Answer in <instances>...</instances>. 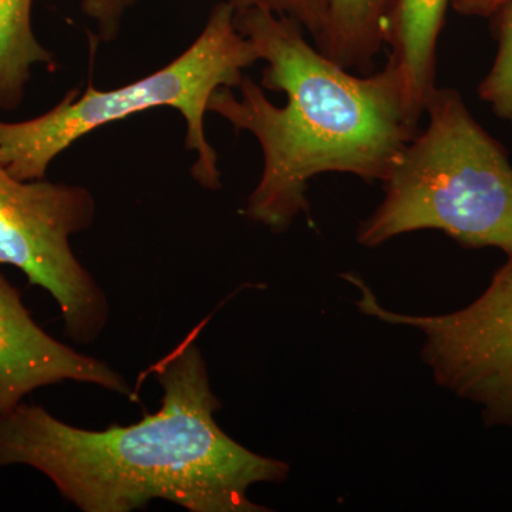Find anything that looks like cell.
<instances>
[{
	"instance_id": "obj_2",
	"label": "cell",
	"mask_w": 512,
	"mask_h": 512,
	"mask_svg": "<svg viewBox=\"0 0 512 512\" xmlns=\"http://www.w3.org/2000/svg\"><path fill=\"white\" fill-rule=\"evenodd\" d=\"M235 26L266 62L261 84L244 76L237 97L212 94L208 111L261 146L264 168L241 214L281 234L311 212L309 183L318 175L382 181L419 133L407 113L402 83L386 62L380 72L352 73L305 39L286 16L235 10Z\"/></svg>"
},
{
	"instance_id": "obj_9",
	"label": "cell",
	"mask_w": 512,
	"mask_h": 512,
	"mask_svg": "<svg viewBox=\"0 0 512 512\" xmlns=\"http://www.w3.org/2000/svg\"><path fill=\"white\" fill-rule=\"evenodd\" d=\"M386 0H329L326 28L313 43L343 69L373 73L382 52Z\"/></svg>"
},
{
	"instance_id": "obj_15",
	"label": "cell",
	"mask_w": 512,
	"mask_h": 512,
	"mask_svg": "<svg viewBox=\"0 0 512 512\" xmlns=\"http://www.w3.org/2000/svg\"><path fill=\"white\" fill-rule=\"evenodd\" d=\"M134 0H126L127 6L130 5V3H133Z\"/></svg>"
},
{
	"instance_id": "obj_12",
	"label": "cell",
	"mask_w": 512,
	"mask_h": 512,
	"mask_svg": "<svg viewBox=\"0 0 512 512\" xmlns=\"http://www.w3.org/2000/svg\"><path fill=\"white\" fill-rule=\"evenodd\" d=\"M235 10L261 9L275 15L286 16L298 22L313 43L318 42L326 28L329 0H229Z\"/></svg>"
},
{
	"instance_id": "obj_11",
	"label": "cell",
	"mask_w": 512,
	"mask_h": 512,
	"mask_svg": "<svg viewBox=\"0 0 512 512\" xmlns=\"http://www.w3.org/2000/svg\"><path fill=\"white\" fill-rule=\"evenodd\" d=\"M498 53L490 73L478 87V96L500 119L512 123V0L494 15Z\"/></svg>"
},
{
	"instance_id": "obj_6",
	"label": "cell",
	"mask_w": 512,
	"mask_h": 512,
	"mask_svg": "<svg viewBox=\"0 0 512 512\" xmlns=\"http://www.w3.org/2000/svg\"><path fill=\"white\" fill-rule=\"evenodd\" d=\"M343 278L359 291L360 312L423 333L421 359L437 384L477 404L487 426L512 427V256L476 301L444 315L390 311L360 276Z\"/></svg>"
},
{
	"instance_id": "obj_10",
	"label": "cell",
	"mask_w": 512,
	"mask_h": 512,
	"mask_svg": "<svg viewBox=\"0 0 512 512\" xmlns=\"http://www.w3.org/2000/svg\"><path fill=\"white\" fill-rule=\"evenodd\" d=\"M33 0H0V110L13 111L25 99L33 67H52V53L37 40Z\"/></svg>"
},
{
	"instance_id": "obj_4",
	"label": "cell",
	"mask_w": 512,
	"mask_h": 512,
	"mask_svg": "<svg viewBox=\"0 0 512 512\" xmlns=\"http://www.w3.org/2000/svg\"><path fill=\"white\" fill-rule=\"evenodd\" d=\"M251 40L235 26L229 0L212 9L207 25L187 50L143 79L114 90H72L52 110L19 123L0 121V164L22 181L42 180L50 164L97 128L157 107H171L187 123L185 146L197 153L191 175L207 190L221 188L217 151L205 136V113L221 87L238 89L244 70L258 62Z\"/></svg>"
},
{
	"instance_id": "obj_5",
	"label": "cell",
	"mask_w": 512,
	"mask_h": 512,
	"mask_svg": "<svg viewBox=\"0 0 512 512\" xmlns=\"http://www.w3.org/2000/svg\"><path fill=\"white\" fill-rule=\"evenodd\" d=\"M96 201L82 185L22 181L0 164V264L22 271L52 295L66 335L92 343L109 320V302L70 244L92 227Z\"/></svg>"
},
{
	"instance_id": "obj_3",
	"label": "cell",
	"mask_w": 512,
	"mask_h": 512,
	"mask_svg": "<svg viewBox=\"0 0 512 512\" xmlns=\"http://www.w3.org/2000/svg\"><path fill=\"white\" fill-rule=\"evenodd\" d=\"M429 123L382 181L383 200L356 241L376 248L410 232H444L466 248L512 256V165L454 89L436 87Z\"/></svg>"
},
{
	"instance_id": "obj_1",
	"label": "cell",
	"mask_w": 512,
	"mask_h": 512,
	"mask_svg": "<svg viewBox=\"0 0 512 512\" xmlns=\"http://www.w3.org/2000/svg\"><path fill=\"white\" fill-rule=\"evenodd\" d=\"M148 373L163 389L161 409L131 426L80 429L20 403L0 416V467L35 468L84 512H130L154 500L190 512L269 511L249 500V488L284 483L289 466L221 429L222 403L195 338Z\"/></svg>"
},
{
	"instance_id": "obj_7",
	"label": "cell",
	"mask_w": 512,
	"mask_h": 512,
	"mask_svg": "<svg viewBox=\"0 0 512 512\" xmlns=\"http://www.w3.org/2000/svg\"><path fill=\"white\" fill-rule=\"evenodd\" d=\"M67 380L94 384L138 402L137 393L113 367L40 328L18 289L0 272V416L35 390Z\"/></svg>"
},
{
	"instance_id": "obj_8",
	"label": "cell",
	"mask_w": 512,
	"mask_h": 512,
	"mask_svg": "<svg viewBox=\"0 0 512 512\" xmlns=\"http://www.w3.org/2000/svg\"><path fill=\"white\" fill-rule=\"evenodd\" d=\"M448 3L386 0L384 5L383 42L390 49L387 63L399 76L407 113L416 127L437 87V45Z\"/></svg>"
},
{
	"instance_id": "obj_13",
	"label": "cell",
	"mask_w": 512,
	"mask_h": 512,
	"mask_svg": "<svg viewBox=\"0 0 512 512\" xmlns=\"http://www.w3.org/2000/svg\"><path fill=\"white\" fill-rule=\"evenodd\" d=\"M83 12L96 22L100 40L111 42L119 33L126 0H82Z\"/></svg>"
},
{
	"instance_id": "obj_14",
	"label": "cell",
	"mask_w": 512,
	"mask_h": 512,
	"mask_svg": "<svg viewBox=\"0 0 512 512\" xmlns=\"http://www.w3.org/2000/svg\"><path fill=\"white\" fill-rule=\"evenodd\" d=\"M511 0H453L458 15L468 18H491Z\"/></svg>"
}]
</instances>
